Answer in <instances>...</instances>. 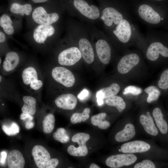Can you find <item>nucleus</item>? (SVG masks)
I'll return each instance as SVG.
<instances>
[{
	"instance_id": "f257e3e1",
	"label": "nucleus",
	"mask_w": 168,
	"mask_h": 168,
	"mask_svg": "<svg viewBox=\"0 0 168 168\" xmlns=\"http://www.w3.org/2000/svg\"><path fill=\"white\" fill-rule=\"evenodd\" d=\"M86 24L98 58L103 64H108L111 59V50L106 36L94 24Z\"/></svg>"
},
{
	"instance_id": "f03ea898",
	"label": "nucleus",
	"mask_w": 168,
	"mask_h": 168,
	"mask_svg": "<svg viewBox=\"0 0 168 168\" xmlns=\"http://www.w3.org/2000/svg\"><path fill=\"white\" fill-rule=\"evenodd\" d=\"M21 77L24 86L30 92H38L43 86V78L37 66H25L21 72Z\"/></svg>"
},
{
	"instance_id": "7ed1b4c3",
	"label": "nucleus",
	"mask_w": 168,
	"mask_h": 168,
	"mask_svg": "<svg viewBox=\"0 0 168 168\" xmlns=\"http://www.w3.org/2000/svg\"><path fill=\"white\" fill-rule=\"evenodd\" d=\"M100 11V22L102 23L106 30L110 28L111 30L123 19L122 14L112 7H107L101 8Z\"/></svg>"
},
{
	"instance_id": "20e7f679",
	"label": "nucleus",
	"mask_w": 168,
	"mask_h": 168,
	"mask_svg": "<svg viewBox=\"0 0 168 168\" xmlns=\"http://www.w3.org/2000/svg\"><path fill=\"white\" fill-rule=\"evenodd\" d=\"M49 76L54 81L67 88L72 86L75 83V78L73 74L63 67H54L51 69Z\"/></svg>"
},
{
	"instance_id": "39448f33",
	"label": "nucleus",
	"mask_w": 168,
	"mask_h": 168,
	"mask_svg": "<svg viewBox=\"0 0 168 168\" xmlns=\"http://www.w3.org/2000/svg\"><path fill=\"white\" fill-rule=\"evenodd\" d=\"M89 134L84 133H79L74 135L72 138L73 142H77L79 146L76 147L73 145L69 146L67 149L68 153L71 155L75 156H84L88 153L86 144L90 138Z\"/></svg>"
},
{
	"instance_id": "423d86ee",
	"label": "nucleus",
	"mask_w": 168,
	"mask_h": 168,
	"mask_svg": "<svg viewBox=\"0 0 168 168\" xmlns=\"http://www.w3.org/2000/svg\"><path fill=\"white\" fill-rule=\"evenodd\" d=\"M82 58L80 49L76 45L72 46L62 50L58 54V61L61 65L71 66Z\"/></svg>"
},
{
	"instance_id": "0eeeda50",
	"label": "nucleus",
	"mask_w": 168,
	"mask_h": 168,
	"mask_svg": "<svg viewBox=\"0 0 168 168\" xmlns=\"http://www.w3.org/2000/svg\"><path fill=\"white\" fill-rule=\"evenodd\" d=\"M137 160V156L132 154H119L110 156L106 159L105 163L110 168H119L132 164Z\"/></svg>"
},
{
	"instance_id": "6e6552de",
	"label": "nucleus",
	"mask_w": 168,
	"mask_h": 168,
	"mask_svg": "<svg viewBox=\"0 0 168 168\" xmlns=\"http://www.w3.org/2000/svg\"><path fill=\"white\" fill-rule=\"evenodd\" d=\"M33 20L40 25H51L56 22L59 20V14L56 12L48 14L42 7H39L32 13Z\"/></svg>"
},
{
	"instance_id": "1a4fd4ad",
	"label": "nucleus",
	"mask_w": 168,
	"mask_h": 168,
	"mask_svg": "<svg viewBox=\"0 0 168 168\" xmlns=\"http://www.w3.org/2000/svg\"><path fill=\"white\" fill-rule=\"evenodd\" d=\"M110 32L117 39L122 43H126L128 41L132 33L129 23L124 18L111 30Z\"/></svg>"
},
{
	"instance_id": "9d476101",
	"label": "nucleus",
	"mask_w": 168,
	"mask_h": 168,
	"mask_svg": "<svg viewBox=\"0 0 168 168\" xmlns=\"http://www.w3.org/2000/svg\"><path fill=\"white\" fill-rule=\"evenodd\" d=\"M20 63L18 54L14 51L9 52L6 54L2 64V71L5 75L11 73L17 69Z\"/></svg>"
},
{
	"instance_id": "9b49d317",
	"label": "nucleus",
	"mask_w": 168,
	"mask_h": 168,
	"mask_svg": "<svg viewBox=\"0 0 168 168\" xmlns=\"http://www.w3.org/2000/svg\"><path fill=\"white\" fill-rule=\"evenodd\" d=\"M32 154L36 166L39 168H45L50 159V155L48 151L40 145H36L33 147Z\"/></svg>"
},
{
	"instance_id": "f8f14e48",
	"label": "nucleus",
	"mask_w": 168,
	"mask_h": 168,
	"mask_svg": "<svg viewBox=\"0 0 168 168\" xmlns=\"http://www.w3.org/2000/svg\"><path fill=\"white\" fill-rule=\"evenodd\" d=\"M139 60V56L135 54H131L124 56L118 64V72L123 74L127 73L138 63Z\"/></svg>"
},
{
	"instance_id": "ddd939ff",
	"label": "nucleus",
	"mask_w": 168,
	"mask_h": 168,
	"mask_svg": "<svg viewBox=\"0 0 168 168\" xmlns=\"http://www.w3.org/2000/svg\"><path fill=\"white\" fill-rule=\"evenodd\" d=\"M55 32L54 27L51 25H40L35 29L33 37L37 43H44L47 38L53 35Z\"/></svg>"
},
{
	"instance_id": "4468645a",
	"label": "nucleus",
	"mask_w": 168,
	"mask_h": 168,
	"mask_svg": "<svg viewBox=\"0 0 168 168\" xmlns=\"http://www.w3.org/2000/svg\"><path fill=\"white\" fill-rule=\"evenodd\" d=\"M150 144L145 142L136 140L126 142L121 147V152L124 153H134L146 152L150 148Z\"/></svg>"
},
{
	"instance_id": "2eb2a0df",
	"label": "nucleus",
	"mask_w": 168,
	"mask_h": 168,
	"mask_svg": "<svg viewBox=\"0 0 168 168\" xmlns=\"http://www.w3.org/2000/svg\"><path fill=\"white\" fill-rule=\"evenodd\" d=\"M138 12L140 16L148 23L157 24L161 21V18L159 14L147 5L142 4L140 6Z\"/></svg>"
},
{
	"instance_id": "dca6fc26",
	"label": "nucleus",
	"mask_w": 168,
	"mask_h": 168,
	"mask_svg": "<svg viewBox=\"0 0 168 168\" xmlns=\"http://www.w3.org/2000/svg\"><path fill=\"white\" fill-rule=\"evenodd\" d=\"M54 102L58 108L65 110H72L75 108L77 104V99L72 94H62L55 99Z\"/></svg>"
},
{
	"instance_id": "f3484780",
	"label": "nucleus",
	"mask_w": 168,
	"mask_h": 168,
	"mask_svg": "<svg viewBox=\"0 0 168 168\" xmlns=\"http://www.w3.org/2000/svg\"><path fill=\"white\" fill-rule=\"evenodd\" d=\"M160 54L163 57H168V48L160 42H154L148 47L146 56L150 60L154 61L158 59Z\"/></svg>"
},
{
	"instance_id": "a211bd4d",
	"label": "nucleus",
	"mask_w": 168,
	"mask_h": 168,
	"mask_svg": "<svg viewBox=\"0 0 168 168\" xmlns=\"http://www.w3.org/2000/svg\"><path fill=\"white\" fill-rule=\"evenodd\" d=\"M7 165L9 168H23L25 161L21 153L16 150H13L7 156Z\"/></svg>"
},
{
	"instance_id": "6ab92c4d",
	"label": "nucleus",
	"mask_w": 168,
	"mask_h": 168,
	"mask_svg": "<svg viewBox=\"0 0 168 168\" xmlns=\"http://www.w3.org/2000/svg\"><path fill=\"white\" fill-rule=\"evenodd\" d=\"M135 133L134 126L131 124H128L125 125L123 129L116 133L115 139L118 142H126L133 138Z\"/></svg>"
},
{
	"instance_id": "aec40b11",
	"label": "nucleus",
	"mask_w": 168,
	"mask_h": 168,
	"mask_svg": "<svg viewBox=\"0 0 168 168\" xmlns=\"http://www.w3.org/2000/svg\"><path fill=\"white\" fill-rule=\"evenodd\" d=\"M139 121L148 134L154 136L158 134V131L151 115L147 116L144 114L141 115L140 117Z\"/></svg>"
},
{
	"instance_id": "412c9836",
	"label": "nucleus",
	"mask_w": 168,
	"mask_h": 168,
	"mask_svg": "<svg viewBox=\"0 0 168 168\" xmlns=\"http://www.w3.org/2000/svg\"><path fill=\"white\" fill-rule=\"evenodd\" d=\"M24 103L21 110L22 113L34 115L36 111V101L33 96H25L22 97Z\"/></svg>"
},
{
	"instance_id": "4be33fe9",
	"label": "nucleus",
	"mask_w": 168,
	"mask_h": 168,
	"mask_svg": "<svg viewBox=\"0 0 168 168\" xmlns=\"http://www.w3.org/2000/svg\"><path fill=\"white\" fill-rule=\"evenodd\" d=\"M152 115L156 126L161 133L166 134L168 130V126L166 121L163 118V115L160 109L155 108L152 112Z\"/></svg>"
},
{
	"instance_id": "5701e85b",
	"label": "nucleus",
	"mask_w": 168,
	"mask_h": 168,
	"mask_svg": "<svg viewBox=\"0 0 168 168\" xmlns=\"http://www.w3.org/2000/svg\"><path fill=\"white\" fill-rule=\"evenodd\" d=\"M106 116V114L104 112L100 113L92 116L91 118V122L92 125L98 126L101 129H105L110 126V124L108 121L103 120Z\"/></svg>"
},
{
	"instance_id": "b1692460",
	"label": "nucleus",
	"mask_w": 168,
	"mask_h": 168,
	"mask_svg": "<svg viewBox=\"0 0 168 168\" xmlns=\"http://www.w3.org/2000/svg\"><path fill=\"white\" fill-rule=\"evenodd\" d=\"M10 10L13 13L20 14L22 15L24 14L29 15L32 11V8L31 5L29 4L22 5L15 2L11 5Z\"/></svg>"
},
{
	"instance_id": "393cba45",
	"label": "nucleus",
	"mask_w": 168,
	"mask_h": 168,
	"mask_svg": "<svg viewBox=\"0 0 168 168\" xmlns=\"http://www.w3.org/2000/svg\"><path fill=\"white\" fill-rule=\"evenodd\" d=\"M105 103L109 106L116 107L119 112H122L126 106L123 99L119 96H114L106 99Z\"/></svg>"
},
{
	"instance_id": "a878e982",
	"label": "nucleus",
	"mask_w": 168,
	"mask_h": 168,
	"mask_svg": "<svg viewBox=\"0 0 168 168\" xmlns=\"http://www.w3.org/2000/svg\"><path fill=\"white\" fill-rule=\"evenodd\" d=\"M12 22L9 16L6 14H3L0 18V25L3 28L6 33L8 35L12 34L14 32L12 26Z\"/></svg>"
},
{
	"instance_id": "bb28decb",
	"label": "nucleus",
	"mask_w": 168,
	"mask_h": 168,
	"mask_svg": "<svg viewBox=\"0 0 168 168\" xmlns=\"http://www.w3.org/2000/svg\"><path fill=\"white\" fill-rule=\"evenodd\" d=\"M55 119L54 115L49 113L44 118L43 121V131L46 134L51 133L54 129Z\"/></svg>"
},
{
	"instance_id": "cd10ccee",
	"label": "nucleus",
	"mask_w": 168,
	"mask_h": 168,
	"mask_svg": "<svg viewBox=\"0 0 168 168\" xmlns=\"http://www.w3.org/2000/svg\"><path fill=\"white\" fill-rule=\"evenodd\" d=\"M90 109L88 108H85L82 113H75L71 116L70 121L73 124L85 122L89 118Z\"/></svg>"
},
{
	"instance_id": "c85d7f7f",
	"label": "nucleus",
	"mask_w": 168,
	"mask_h": 168,
	"mask_svg": "<svg viewBox=\"0 0 168 168\" xmlns=\"http://www.w3.org/2000/svg\"><path fill=\"white\" fill-rule=\"evenodd\" d=\"M120 89L119 85L114 83L109 87L103 88L100 90L103 94L104 99H106L116 95L119 92Z\"/></svg>"
},
{
	"instance_id": "c756f323",
	"label": "nucleus",
	"mask_w": 168,
	"mask_h": 168,
	"mask_svg": "<svg viewBox=\"0 0 168 168\" xmlns=\"http://www.w3.org/2000/svg\"><path fill=\"white\" fill-rule=\"evenodd\" d=\"M144 91L148 94L147 100L148 103H150L157 100L160 94V91L154 86H148L146 88Z\"/></svg>"
},
{
	"instance_id": "7c9ffc66",
	"label": "nucleus",
	"mask_w": 168,
	"mask_h": 168,
	"mask_svg": "<svg viewBox=\"0 0 168 168\" xmlns=\"http://www.w3.org/2000/svg\"><path fill=\"white\" fill-rule=\"evenodd\" d=\"M53 138L55 140L64 143L68 142L70 138L67 133L66 131L63 128H58L53 134Z\"/></svg>"
},
{
	"instance_id": "2f4dec72",
	"label": "nucleus",
	"mask_w": 168,
	"mask_h": 168,
	"mask_svg": "<svg viewBox=\"0 0 168 168\" xmlns=\"http://www.w3.org/2000/svg\"><path fill=\"white\" fill-rule=\"evenodd\" d=\"M2 129L3 132L8 136H13L19 132V128L18 125L13 122L10 126L3 125Z\"/></svg>"
},
{
	"instance_id": "473e14b6",
	"label": "nucleus",
	"mask_w": 168,
	"mask_h": 168,
	"mask_svg": "<svg viewBox=\"0 0 168 168\" xmlns=\"http://www.w3.org/2000/svg\"><path fill=\"white\" fill-rule=\"evenodd\" d=\"M158 86L162 89H168V69L164 71L161 74L158 82Z\"/></svg>"
},
{
	"instance_id": "72a5a7b5",
	"label": "nucleus",
	"mask_w": 168,
	"mask_h": 168,
	"mask_svg": "<svg viewBox=\"0 0 168 168\" xmlns=\"http://www.w3.org/2000/svg\"><path fill=\"white\" fill-rule=\"evenodd\" d=\"M142 92V90L141 88L133 86H129L124 89L123 94L126 95L130 93L134 95H138Z\"/></svg>"
},
{
	"instance_id": "f704fd0d",
	"label": "nucleus",
	"mask_w": 168,
	"mask_h": 168,
	"mask_svg": "<svg viewBox=\"0 0 168 168\" xmlns=\"http://www.w3.org/2000/svg\"><path fill=\"white\" fill-rule=\"evenodd\" d=\"M134 168H155L154 163L149 160H145L139 162L134 166Z\"/></svg>"
},
{
	"instance_id": "c9c22d12",
	"label": "nucleus",
	"mask_w": 168,
	"mask_h": 168,
	"mask_svg": "<svg viewBox=\"0 0 168 168\" xmlns=\"http://www.w3.org/2000/svg\"><path fill=\"white\" fill-rule=\"evenodd\" d=\"M59 161L57 158L50 159L47 163L46 168H55L58 165Z\"/></svg>"
},
{
	"instance_id": "e433bc0d",
	"label": "nucleus",
	"mask_w": 168,
	"mask_h": 168,
	"mask_svg": "<svg viewBox=\"0 0 168 168\" xmlns=\"http://www.w3.org/2000/svg\"><path fill=\"white\" fill-rule=\"evenodd\" d=\"M97 102L98 106H101L103 104V95L102 92L99 90L96 93Z\"/></svg>"
},
{
	"instance_id": "4c0bfd02",
	"label": "nucleus",
	"mask_w": 168,
	"mask_h": 168,
	"mask_svg": "<svg viewBox=\"0 0 168 168\" xmlns=\"http://www.w3.org/2000/svg\"><path fill=\"white\" fill-rule=\"evenodd\" d=\"M89 92L86 89H83L78 95L77 97L80 100H83L88 96Z\"/></svg>"
},
{
	"instance_id": "58836bf2",
	"label": "nucleus",
	"mask_w": 168,
	"mask_h": 168,
	"mask_svg": "<svg viewBox=\"0 0 168 168\" xmlns=\"http://www.w3.org/2000/svg\"><path fill=\"white\" fill-rule=\"evenodd\" d=\"M0 162L1 165H3L5 164L7 156V153L5 151H2L0 153Z\"/></svg>"
},
{
	"instance_id": "ea45409f",
	"label": "nucleus",
	"mask_w": 168,
	"mask_h": 168,
	"mask_svg": "<svg viewBox=\"0 0 168 168\" xmlns=\"http://www.w3.org/2000/svg\"><path fill=\"white\" fill-rule=\"evenodd\" d=\"M20 119L21 120H25L27 119L32 120L33 119V117L32 115L22 113L20 115Z\"/></svg>"
},
{
	"instance_id": "a19ab883",
	"label": "nucleus",
	"mask_w": 168,
	"mask_h": 168,
	"mask_svg": "<svg viewBox=\"0 0 168 168\" xmlns=\"http://www.w3.org/2000/svg\"><path fill=\"white\" fill-rule=\"evenodd\" d=\"M35 124L32 120L28 119L25 122V127L28 129H29L32 128L34 126Z\"/></svg>"
},
{
	"instance_id": "79ce46f5",
	"label": "nucleus",
	"mask_w": 168,
	"mask_h": 168,
	"mask_svg": "<svg viewBox=\"0 0 168 168\" xmlns=\"http://www.w3.org/2000/svg\"><path fill=\"white\" fill-rule=\"evenodd\" d=\"M6 39L5 34L2 32H0V42L1 43L4 42Z\"/></svg>"
},
{
	"instance_id": "37998d69",
	"label": "nucleus",
	"mask_w": 168,
	"mask_h": 168,
	"mask_svg": "<svg viewBox=\"0 0 168 168\" xmlns=\"http://www.w3.org/2000/svg\"><path fill=\"white\" fill-rule=\"evenodd\" d=\"M90 168H100V167L97 165L95 163L91 164L89 167Z\"/></svg>"
},
{
	"instance_id": "c03bdc74",
	"label": "nucleus",
	"mask_w": 168,
	"mask_h": 168,
	"mask_svg": "<svg viewBox=\"0 0 168 168\" xmlns=\"http://www.w3.org/2000/svg\"><path fill=\"white\" fill-rule=\"evenodd\" d=\"M48 0H32L35 3H40L44 2L47 1Z\"/></svg>"
},
{
	"instance_id": "a18cd8bd",
	"label": "nucleus",
	"mask_w": 168,
	"mask_h": 168,
	"mask_svg": "<svg viewBox=\"0 0 168 168\" xmlns=\"http://www.w3.org/2000/svg\"><path fill=\"white\" fill-rule=\"evenodd\" d=\"M147 116H149L151 115L150 113L149 112H147Z\"/></svg>"
},
{
	"instance_id": "49530a36",
	"label": "nucleus",
	"mask_w": 168,
	"mask_h": 168,
	"mask_svg": "<svg viewBox=\"0 0 168 168\" xmlns=\"http://www.w3.org/2000/svg\"><path fill=\"white\" fill-rule=\"evenodd\" d=\"M0 64H1V62H2V61H1V58H0Z\"/></svg>"
},
{
	"instance_id": "de8ad7c7",
	"label": "nucleus",
	"mask_w": 168,
	"mask_h": 168,
	"mask_svg": "<svg viewBox=\"0 0 168 168\" xmlns=\"http://www.w3.org/2000/svg\"><path fill=\"white\" fill-rule=\"evenodd\" d=\"M119 152H121V149H119Z\"/></svg>"
},
{
	"instance_id": "09e8293b",
	"label": "nucleus",
	"mask_w": 168,
	"mask_h": 168,
	"mask_svg": "<svg viewBox=\"0 0 168 168\" xmlns=\"http://www.w3.org/2000/svg\"><path fill=\"white\" fill-rule=\"evenodd\" d=\"M161 19V20H163V18H162Z\"/></svg>"
},
{
	"instance_id": "8fccbe9b",
	"label": "nucleus",
	"mask_w": 168,
	"mask_h": 168,
	"mask_svg": "<svg viewBox=\"0 0 168 168\" xmlns=\"http://www.w3.org/2000/svg\"></svg>"
}]
</instances>
